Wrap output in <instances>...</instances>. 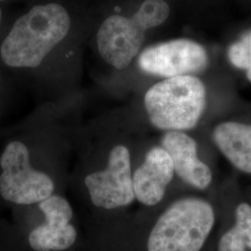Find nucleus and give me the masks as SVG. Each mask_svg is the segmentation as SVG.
I'll use <instances>...</instances> for the list:
<instances>
[{"label":"nucleus","instance_id":"f257e3e1","mask_svg":"<svg viewBox=\"0 0 251 251\" xmlns=\"http://www.w3.org/2000/svg\"><path fill=\"white\" fill-rule=\"evenodd\" d=\"M0 143L1 207L35 205L63 194L66 144L53 103L6 129Z\"/></svg>","mask_w":251,"mask_h":251},{"label":"nucleus","instance_id":"f03ea898","mask_svg":"<svg viewBox=\"0 0 251 251\" xmlns=\"http://www.w3.org/2000/svg\"><path fill=\"white\" fill-rule=\"evenodd\" d=\"M72 19L63 4L36 3L0 36V67L53 98V55L71 31Z\"/></svg>","mask_w":251,"mask_h":251},{"label":"nucleus","instance_id":"7ed1b4c3","mask_svg":"<svg viewBox=\"0 0 251 251\" xmlns=\"http://www.w3.org/2000/svg\"><path fill=\"white\" fill-rule=\"evenodd\" d=\"M25 251H67L78 233L72 204L63 194H55L38 204L11 209Z\"/></svg>","mask_w":251,"mask_h":251},{"label":"nucleus","instance_id":"20e7f679","mask_svg":"<svg viewBox=\"0 0 251 251\" xmlns=\"http://www.w3.org/2000/svg\"><path fill=\"white\" fill-rule=\"evenodd\" d=\"M150 122L169 131H183L198 125L206 106V88L197 76L166 78L152 86L144 96Z\"/></svg>","mask_w":251,"mask_h":251},{"label":"nucleus","instance_id":"39448f33","mask_svg":"<svg viewBox=\"0 0 251 251\" xmlns=\"http://www.w3.org/2000/svg\"><path fill=\"white\" fill-rule=\"evenodd\" d=\"M215 223L212 206L200 198L173 203L157 220L147 242L148 251H200Z\"/></svg>","mask_w":251,"mask_h":251},{"label":"nucleus","instance_id":"423d86ee","mask_svg":"<svg viewBox=\"0 0 251 251\" xmlns=\"http://www.w3.org/2000/svg\"><path fill=\"white\" fill-rule=\"evenodd\" d=\"M90 204L113 210L130 205L135 198L130 153L123 144H116L107 153L101 169L89 171L82 179Z\"/></svg>","mask_w":251,"mask_h":251},{"label":"nucleus","instance_id":"0eeeda50","mask_svg":"<svg viewBox=\"0 0 251 251\" xmlns=\"http://www.w3.org/2000/svg\"><path fill=\"white\" fill-rule=\"evenodd\" d=\"M144 72L171 78L204 71L208 64L206 50L190 39H174L151 46L140 54Z\"/></svg>","mask_w":251,"mask_h":251},{"label":"nucleus","instance_id":"6e6552de","mask_svg":"<svg viewBox=\"0 0 251 251\" xmlns=\"http://www.w3.org/2000/svg\"><path fill=\"white\" fill-rule=\"evenodd\" d=\"M144 30L136 19L114 14L105 19L96 35L97 49L102 60L118 70L127 67L140 51Z\"/></svg>","mask_w":251,"mask_h":251},{"label":"nucleus","instance_id":"1a4fd4ad","mask_svg":"<svg viewBox=\"0 0 251 251\" xmlns=\"http://www.w3.org/2000/svg\"><path fill=\"white\" fill-rule=\"evenodd\" d=\"M174 173L169 152L163 147H153L133 174L135 198L145 206L156 205L164 198Z\"/></svg>","mask_w":251,"mask_h":251},{"label":"nucleus","instance_id":"9d476101","mask_svg":"<svg viewBox=\"0 0 251 251\" xmlns=\"http://www.w3.org/2000/svg\"><path fill=\"white\" fill-rule=\"evenodd\" d=\"M162 147L169 152L174 171L193 187L203 190L210 185L212 173L198 156L197 142L182 131H169L162 138Z\"/></svg>","mask_w":251,"mask_h":251},{"label":"nucleus","instance_id":"9b49d317","mask_svg":"<svg viewBox=\"0 0 251 251\" xmlns=\"http://www.w3.org/2000/svg\"><path fill=\"white\" fill-rule=\"evenodd\" d=\"M213 140L234 168L251 174V124L221 123L213 130Z\"/></svg>","mask_w":251,"mask_h":251},{"label":"nucleus","instance_id":"f8f14e48","mask_svg":"<svg viewBox=\"0 0 251 251\" xmlns=\"http://www.w3.org/2000/svg\"><path fill=\"white\" fill-rule=\"evenodd\" d=\"M235 222L219 241L218 251H251V206L239 204L235 209Z\"/></svg>","mask_w":251,"mask_h":251},{"label":"nucleus","instance_id":"ddd939ff","mask_svg":"<svg viewBox=\"0 0 251 251\" xmlns=\"http://www.w3.org/2000/svg\"><path fill=\"white\" fill-rule=\"evenodd\" d=\"M170 12V6L164 0H145L133 17L146 31L165 23Z\"/></svg>","mask_w":251,"mask_h":251},{"label":"nucleus","instance_id":"4468645a","mask_svg":"<svg viewBox=\"0 0 251 251\" xmlns=\"http://www.w3.org/2000/svg\"><path fill=\"white\" fill-rule=\"evenodd\" d=\"M228 59L234 67L248 70L251 67V31L229 48Z\"/></svg>","mask_w":251,"mask_h":251},{"label":"nucleus","instance_id":"2eb2a0df","mask_svg":"<svg viewBox=\"0 0 251 251\" xmlns=\"http://www.w3.org/2000/svg\"><path fill=\"white\" fill-rule=\"evenodd\" d=\"M0 251H25L14 226L0 222Z\"/></svg>","mask_w":251,"mask_h":251},{"label":"nucleus","instance_id":"dca6fc26","mask_svg":"<svg viewBox=\"0 0 251 251\" xmlns=\"http://www.w3.org/2000/svg\"><path fill=\"white\" fill-rule=\"evenodd\" d=\"M3 68L0 67V118L2 116V111H3V108L5 105V100H6V96H7V80L4 76V74H3ZM6 131V129L4 128H1L0 126V140L2 139V136L4 135V132Z\"/></svg>","mask_w":251,"mask_h":251},{"label":"nucleus","instance_id":"f3484780","mask_svg":"<svg viewBox=\"0 0 251 251\" xmlns=\"http://www.w3.org/2000/svg\"><path fill=\"white\" fill-rule=\"evenodd\" d=\"M3 20H4V13H3V9H2L1 4H0V31H1L2 27H3V23H4Z\"/></svg>","mask_w":251,"mask_h":251},{"label":"nucleus","instance_id":"a211bd4d","mask_svg":"<svg viewBox=\"0 0 251 251\" xmlns=\"http://www.w3.org/2000/svg\"><path fill=\"white\" fill-rule=\"evenodd\" d=\"M247 77H248V79L251 82V67H250V68L247 70Z\"/></svg>","mask_w":251,"mask_h":251},{"label":"nucleus","instance_id":"6ab92c4d","mask_svg":"<svg viewBox=\"0 0 251 251\" xmlns=\"http://www.w3.org/2000/svg\"><path fill=\"white\" fill-rule=\"evenodd\" d=\"M7 1H9V0H0V4L2 5V3H4V2H7Z\"/></svg>","mask_w":251,"mask_h":251}]
</instances>
